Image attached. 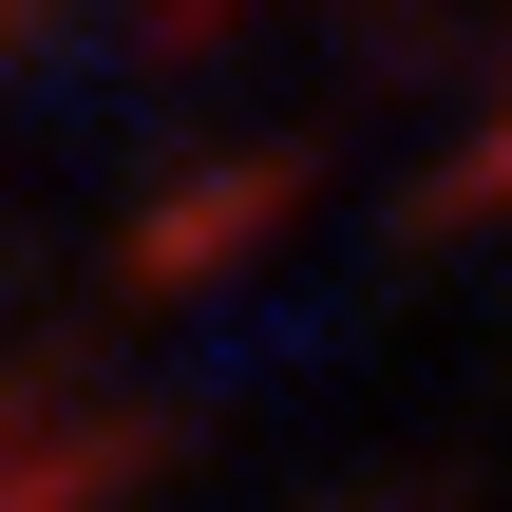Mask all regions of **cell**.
Here are the masks:
<instances>
[{
  "mask_svg": "<svg viewBox=\"0 0 512 512\" xmlns=\"http://www.w3.org/2000/svg\"><path fill=\"white\" fill-rule=\"evenodd\" d=\"M171 418H57V399H0V512H95Z\"/></svg>",
  "mask_w": 512,
  "mask_h": 512,
  "instance_id": "cell-2",
  "label": "cell"
},
{
  "mask_svg": "<svg viewBox=\"0 0 512 512\" xmlns=\"http://www.w3.org/2000/svg\"><path fill=\"white\" fill-rule=\"evenodd\" d=\"M133 19H152V38H209V19H228V0H133Z\"/></svg>",
  "mask_w": 512,
  "mask_h": 512,
  "instance_id": "cell-4",
  "label": "cell"
},
{
  "mask_svg": "<svg viewBox=\"0 0 512 512\" xmlns=\"http://www.w3.org/2000/svg\"><path fill=\"white\" fill-rule=\"evenodd\" d=\"M323 512H456V475H361V494H323Z\"/></svg>",
  "mask_w": 512,
  "mask_h": 512,
  "instance_id": "cell-3",
  "label": "cell"
},
{
  "mask_svg": "<svg viewBox=\"0 0 512 512\" xmlns=\"http://www.w3.org/2000/svg\"><path fill=\"white\" fill-rule=\"evenodd\" d=\"M285 209H304V152L266 133V152H228V171H190L171 209H133V247H114V266H133V304H171V285H209V266H228L247 228H285Z\"/></svg>",
  "mask_w": 512,
  "mask_h": 512,
  "instance_id": "cell-1",
  "label": "cell"
}]
</instances>
